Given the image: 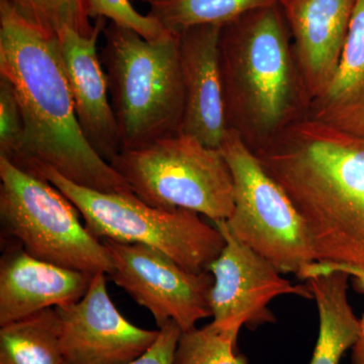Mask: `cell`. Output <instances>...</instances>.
Segmentation results:
<instances>
[{"label": "cell", "mask_w": 364, "mask_h": 364, "mask_svg": "<svg viewBox=\"0 0 364 364\" xmlns=\"http://www.w3.org/2000/svg\"><path fill=\"white\" fill-rule=\"evenodd\" d=\"M26 126L13 85L0 76V157L16 165L25 150Z\"/></svg>", "instance_id": "22"}, {"label": "cell", "mask_w": 364, "mask_h": 364, "mask_svg": "<svg viewBox=\"0 0 364 364\" xmlns=\"http://www.w3.org/2000/svg\"><path fill=\"white\" fill-rule=\"evenodd\" d=\"M95 23L90 36L64 28L55 37V44L81 131L93 150L111 163L123 151V146L97 50L107 20L97 18Z\"/></svg>", "instance_id": "12"}, {"label": "cell", "mask_w": 364, "mask_h": 364, "mask_svg": "<svg viewBox=\"0 0 364 364\" xmlns=\"http://www.w3.org/2000/svg\"><path fill=\"white\" fill-rule=\"evenodd\" d=\"M0 364H68L55 308L1 326Z\"/></svg>", "instance_id": "18"}, {"label": "cell", "mask_w": 364, "mask_h": 364, "mask_svg": "<svg viewBox=\"0 0 364 364\" xmlns=\"http://www.w3.org/2000/svg\"><path fill=\"white\" fill-rule=\"evenodd\" d=\"M219 51L227 128L252 152L309 116L312 100L279 4L222 26Z\"/></svg>", "instance_id": "3"}, {"label": "cell", "mask_w": 364, "mask_h": 364, "mask_svg": "<svg viewBox=\"0 0 364 364\" xmlns=\"http://www.w3.org/2000/svg\"><path fill=\"white\" fill-rule=\"evenodd\" d=\"M100 60L123 150L181 134L184 114L179 35L147 40L109 23Z\"/></svg>", "instance_id": "4"}, {"label": "cell", "mask_w": 364, "mask_h": 364, "mask_svg": "<svg viewBox=\"0 0 364 364\" xmlns=\"http://www.w3.org/2000/svg\"><path fill=\"white\" fill-rule=\"evenodd\" d=\"M280 0H152L148 14L170 33L193 26H224L255 9L279 4Z\"/></svg>", "instance_id": "19"}, {"label": "cell", "mask_w": 364, "mask_h": 364, "mask_svg": "<svg viewBox=\"0 0 364 364\" xmlns=\"http://www.w3.org/2000/svg\"><path fill=\"white\" fill-rule=\"evenodd\" d=\"M214 223L226 241L208 269L214 277L210 296L214 324L238 331L243 326L254 330L275 322L268 305L277 296L313 299L306 284L294 286L269 261L235 238L225 220Z\"/></svg>", "instance_id": "10"}, {"label": "cell", "mask_w": 364, "mask_h": 364, "mask_svg": "<svg viewBox=\"0 0 364 364\" xmlns=\"http://www.w3.org/2000/svg\"><path fill=\"white\" fill-rule=\"evenodd\" d=\"M220 150L234 182L228 229L279 272L299 277L317 261L303 215L237 134L228 130Z\"/></svg>", "instance_id": "8"}, {"label": "cell", "mask_w": 364, "mask_h": 364, "mask_svg": "<svg viewBox=\"0 0 364 364\" xmlns=\"http://www.w3.org/2000/svg\"><path fill=\"white\" fill-rule=\"evenodd\" d=\"M181 329L173 321L170 320L161 328L154 343L140 358L128 364H173L177 343Z\"/></svg>", "instance_id": "25"}, {"label": "cell", "mask_w": 364, "mask_h": 364, "mask_svg": "<svg viewBox=\"0 0 364 364\" xmlns=\"http://www.w3.org/2000/svg\"><path fill=\"white\" fill-rule=\"evenodd\" d=\"M239 332L213 322L200 329L181 332L173 364H248L238 351Z\"/></svg>", "instance_id": "20"}, {"label": "cell", "mask_w": 364, "mask_h": 364, "mask_svg": "<svg viewBox=\"0 0 364 364\" xmlns=\"http://www.w3.org/2000/svg\"><path fill=\"white\" fill-rule=\"evenodd\" d=\"M132 2L136 1V2H145V4H151V1L152 0H131Z\"/></svg>", "instance_id": "26"}, {"label": "cell", "mask_w": 364, "mask_h": 364, "mask_svg": "<svg viewBox=\"0 0 364 364\" xmlns=\"http://www.w3.org/2000/svg\"><path fill=\"white\" fill-rule=\"evenodd\" d=\"M102 242L114 267L109 277L152 314L158 329L172 320L182 332L188 331L212 316V273L188 272L166 254L142 244Z\"/></svg>", "instance_id": "9"}, {"label": "cell", "mask_w": 364, "mask_h": 364, "mask_svg": "<svg viewBox=\"0 0 364 364\" xmlns=\"http://www.w3.org/2000/svg\"><path fill=\"white\" fill-rule=\"evenodd\" d=\"M109 164L151 207L193 210L213 222L233 213V177L224 155L195 136L178 134L123 150Z\"/></svg>", "instance_id": "6"}, {"label": "cell", "mask_w": 364, "mask_h": 364, "mask_svg": "<svg viewBox=\"0 0 364 364\" xmlns=\"http://www.w3.org/2000/svg\"><path fill=\"white\" fill-rule=\"evenodd\" d=\"M78 213L49 181L0 157L1 241L18 244L33 257L58 267L111 274L107 248L81 224Z\"/></svg>", "instance_id": "7"}, {"label": "cell", "mask_w": 364, "mask_h": 364, "mask_svg": "<svg viewBox=\"0 0 364 364\" xmlns=\"http://www.w3.org/2000/svg\"><path fill=\"white\" fill-rule=\"evenodd\" d=\"M4 245L0 260V326L77 303L95 274L37 259L14 242Z\"/></svg>", "instance_id": "14"}, {"label": "cell", "mask_w": 364, "mask_h": 364, "mask_svg": "<svg viewBox=\"0 0 364 364\" xmlns=\"http://www.w3.org/2000/svg\"><path fill=\"white\" fill-rule=\"evenodd\" d=\"M30 25L50 36L71 28L83 36L92 35L85 0H6Z\"/></svg>", "instance_id": "21"}, {"label": "cell", "mask_w": 364, "mask_h": 364, "mask_svg": "<svg viewBox=\"0 0 364 364\" xmlns=\"http://www.w3.org/2000/svg\"><path fill=\"white\" fill-rule=\"evenodd\" d=\"M308 117L364 140V0H356L336 74Z\"/></svg>", "instance_id": "16"}, {"label": "cell", "mask_w": 364, "mask_h": 364, "mask_svg": "<svg viewBox=\"0 0 364 364\" xmlns=\"http://www.w3.org/2000/svg\"><path fill=\"white\" fill-rule=\"evenodd\" d=\"M58 188L82 215L86 229L98 240L142 244L166 254L191 272H208L226 241L193 210H161L132 193H107L82 188L51 168L35 176Z\"/></svg>", "instance_id": "5"}, {"label": "cell", "mask_w": 364, "mask_h": 364, "mask_svg": "<svg viewBox=\"0 0 364 364\" xmlns=\"http://www.w3.org/2000/svg\"><path fill=\"white\" fill-rule=\"evenodd\" d=\"M347 273L332 272L306 279L317 304L318 334L310 364H340L358 341L359 318L348 301Z\"/></svg>", "instance_id": "17"}, {"label": "cell", "mask_w": 364, "mask_h": 364, "mask_svg": "<svg viewBox=\"0 0 364 364\" xmlns=\"http://www.w3.org/2000/svg\"><path fill=\"white\" fill-rule=\"evenodd\" d=\"M332 272L347 273L349 277L355 279L358 291L364 293V267H358V265L316 261L306 267L298 277L306 280L316 275ZM351 363L352 364H364V315L363 318H359V335L358 341L352 347Z\"/></svg>", "instance_id": "24"}, {"label": "cell", "mask_w": 364, "mask_h": 364, "mask_svg": "<svg viewBox=\"0 0 364 364\" xmlns=\"http://www.w3.org/2000/svg\"><path fill=\"white\" fill-rule=\"evenodd\" d=\"M55 37L0 0V76L13 85L26 126L25 150L14 166L33 176L51 168L100 193H132L81 131Z\"/></svg>", "instance_id": "1"}, {"label": "cell", "mask_w": 364, "mask_h": 364, "mask_svg": "<svg viewBox=\"0 0 364 364\" xmlns=\"http://www.w3.org/2000/svg\"><path fill=\"white\" fill-rule=\"evenodd\" d=\"M91 20L105 18L111 23L131 28L147 40H156L168 31L149 14L136 11L131 0H85Z\"/></svg>", "instance_id": "23"}, {"label": "cell", "mask_w": 364, "mask_h": 364, "mask_svg": "<svg viewBox=\"0 0 364 364\" xmlns=\"http://www.w3.org/2000/svg\"><path fill=\"white\" fill-rule=\"evenodd\" d=\"M356 0H280L296 63L312 102L336 74ZM312 105V104H311Z\"/></svg>", "instance_id": "13"}, {"label": "cell", "mask_w": 364, "mask_h": 364, "mask_svg": "<svg viewBox=\"0 0 364 364\" xmlns=\"http://www.w3.org/2000/svg\"><path fill=\"white\" fill-rule=\"evenodd\" d=\"M107 275L93 277L77 303L55 308L62 351L68 364H128L149 349L159 335L132 324L107 293Z\"/></svg>", "instance_id": "11"}, {"label": "cell", "mask_w": 364, "mask_h": 364, "mask_svg": "<svg viewBox=\"0 0 364 364\" xmlns=\"http://www.w3.org/2000/svg\"><path fill=\"white\" fill-rule=\"evenodd\" d=\"M222 26H193L179 33L184 88L181 134L220 149L228 128L225 117L219 41Z\"/></svg>", "instance_id": "15"}, {"label": "cell", "mask_w": 364, "mask_h": 364, "mask_svg": "<svg viewBox=\"0 0 364 364\" xmlns=\"http://www.w3.org/2000/svg\"><path fill=\"white\" fill-rule=\"evenodd\" d=\"M303 215L317 261L364 267V140L306 117L253 152Z\"/></svg>", "instance_id": "2"}]
</instances>
